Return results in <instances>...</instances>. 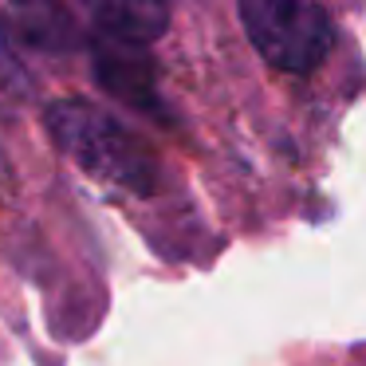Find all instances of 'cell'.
Segmentation results:
<instances>
[{
	"label": "cell",
	"mask_w": 366,
	"mask_h": 366,
	"mask_svg": "<svg viewBox=\"0 0 366 366\" xmlns=\"http://www.w3.org/2000/svg\"><path fill=\"white\" fill-rule=\"evenodd\" d=\"M51 142L83 169L107 185H119L130 193H154L158 189V158L154 150L127 130L114 114L87 99H59L44 114Z\"/></svg>",
	"instance_id": "cell-1"
},
{
	"label": "cell",
	"mask_w": 366,
	"mask_h": 366,
	"mask_svg": "<svg viewBox=\"0 0 366 366\" xmlns=\"http://www.w3.org/2000/svg\"><path fill=\"white\" fill-rule=\"evenodd\" d=\"M248 40L280 71L307 75L335 44L331 20L315 0H237Z\"/></svg>",
	"instance_id": "cell-2"
},
{
	"label": "cell",
	"mask_w": 366,
	"mask_h": 366,
	"mask_svg": "<svg viewBox=\"0 0 366 366\" xmlns=\"http://www.w3.org/2000/svg\"><path fill=\"white\" fill-rule=\"evenodd\" d=\"M75 4L114 44H150L169 24V0H75Z\"/></svg>",
	"instance_id": "cell-3"
},
{
	"label": "cell",
	"mask_w": 366,
	"mask_h": 366,
	"mask_svg": "<svg viewBox=\"0 0 366 366\" xmlns=\"http://www.w3.org/2000/svg\"><path fill=\"white\" fill-rule=\"evenodd\" d=\"M20 28L44 48H71L79 36V4L75 0H9Z\"/></svg>",
	"instance_id": "cell-4"
},
{
	"label": "cell",
	"mask_w": 366,
	"mask_h": 366,
	"mask_svg": "<svg viewBox=\"0 0 366 366\" xmlns=\"http://www.w3.org/2000/svg\"><path fill=\"white\" fill-rule=\"evenodd\" d=\"M28 95V71L20 64L16 40H12L9 24L0 20V107H12Z\"/></svg>",
	"instance_id": "cell-5"
},
{
	"label": "cell",
	"mask_w": 366,
	"mask_h": 366,
	"mask_svg": "<svg viewBox=\"0 0 366 366\" xmlns=\"http://www.w3.org/2000/svg\"><path fill=\"white\" fill-rule=\"evenodd\" d=\"M4 182H9V162L0 158V189H4Z\"/></svg>",
	"instance_id": "cell-6"
}]
</instances>
